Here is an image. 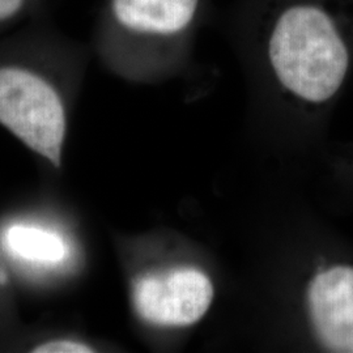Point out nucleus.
<instances>
[{
    "instance_id": "4",
    "label": "nucleus",
    "mask_w": 353,
    "mask_h": 353,
    "mask_svg": "<svg viewBox=\"0 0 353 353\" xmlns=\"http://www.w3.org/2000/svg\"><path fill=\"white\" fill-rule=\"evenodd\" d=\"M138 316L153 326L186 327L201 321L214 299L211 279L192 267L141 275L132 284Z\"/></svg>"
},
{
    "instance_id": "1",
    "label": "nucleus",
    "mask_w": 353,
    "mask_h": 353,
    "mask_svg": "<svg viewBox=\"0 0 353 353\" xmlns=\"http://www.w3.org/2000/svg\"><path fill=\"white\" fill-rule=\"evenodd\" d=\"M87 52L49 14L0 38V125L57 168Z\"/></svg>"
},
{
    "instance_id": "3",
    "label": "nucleus",
    "mask_w": 353,
    "mask_h": 353,
    "mask_svg": "<svg viewBox=\"0 0 353 353\" xmlns=\"http://www.w3.org/2000/svg\"><path fill=\"white\" fill-rule=\"evenodd\" d=\"M199 0H106L93 45L105 62L139 70L163 55L191 26Z\"/></svg>"
},
{
    "instance_id": "2",
    "label": "nucleus",
    "mask_w": 353,
    "mask_h": 353,
    "mask_svg": "<svg viewBox=\"0 0 353 353\" xmlns=\"http://www.w3.org/2000/svg\"><path fill=\"white\" fill-rule=\"evenodd\" d=\"M267 50L279 83L309 103L331 100L351 64L348 29L323 0L287 6L271 26Z\"/></svg>"
},
{
    "instance_id": "5",
    "label": "nucleus",
    "mask_w": 353,
    "mask_h": 353,
    "mask_svg": "<svg viewBox=\"0 0 353 353\" xmlns=\"http://www.w3.org/2000/svg\"><path fill=\"white\" fill-rule=\"evenodd\" d=\"M306 305L319 344L330 352L353 353V265L318 270L309 281Z\"/></svg>"
},
{
    "instance_id": "6",
    "label": "nucleus",
    "mask_w": 353,
    "mask_h": 353,
    "mask_svg": "<svg viewBox=\"0 0 353 353\" xmlns=\"http://www.w3.org/2000/svg\"><path fill=\"white\" fill-rule=\"evenodd\" d=\"M4 242L13 256L30 265H61L68 252L59 233L32 224H13L6 230Z\"/></svg>"
},
{
    "instance_id": "7",
    "label": "nucleus",
    "mask_w": 353,
    "mask_h": 353,
    "mask_svg": "<svg viewBox=\"0 0 353 353\" xmlns=\"http://www.w3.org/2000/svg\"><path fill=\"white\" fill-rule=\"evenodd\" d=\"M49 14V0H0V38Z\"/></svg>"
},
{
    "instance_id": "8",
    "label": "nucleus",
    "mask_w": 353,
    "mask_h": 353,
    "mask_svg": "<svg viewBox=\"0 0 353 353\" xmlns=\"http://www.w3.org/2000/svg\"><path fill=\"white\" fill-rule=\"evenodd\" d=\"M92 347L75 339H55L38 344L33 352L38 353H85L92 352Z\"/></svg>"
},
{
    "instance_id": "9",
    "label": "nucleus",
    "mask_w": 353,
    "mask_h": 353,
    "mask_svg": "<svg viewBox=\"0 0 353 353\" xmlns=\"http://www.w3.org/2000/svg\"><path fill=\"white\" fill-rule=\"evenodd\" d=\"M8 283V274L4 268V265L0 263V287H4Z\"/></svg>"
}]
</instances>
